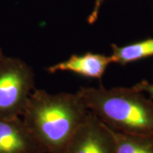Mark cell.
Masks as SVG:
<instances>
[{"instance_id":"obj_11","label":"cell","mask_w":153,"mask_h":153,"mask_svg":"<svg viewBox=\"0 0 153 153\" xmlns=\"http://www.w3.org/2000/svg\"><path fill=\"white\" fill-rule=\"evenodd\" d=\"M4 56V53H3V51H2V49H0V60H1V59L3 58Z\"/></svg>"},{"instance_id":"obj_4","label":"cell","mask_w":153,"mask_h":153,"mask_svg":"<svg viewBox=\"0 0 153 153\" xmlns=\"http://www.w3.org/2000/svg\"><path fill=\"white\" fill-rule=\"evenodd\" d=\"M114 137L90 111L68 143L65 153H114Z\"/></svg>"},{"instance_id":"obj_7","label":"cell","mask_w":153,"mask_h":153,"mask_svg":"<svg viewBox=\"0 0 153 153\" xmlns=\"http://www.w3.org/2000/svg\"><path fill=\"white\" fill-rule=\"evenodd\" d=\"M151 56H153V38H147L124 46L111 45V57L112 61L122 66Z\"/></svg>"},{"instance_id":"obj_1","label":"cell","mask_w":153,"mask_h":153,"mask_svg":"<svg viewBox=\"0 0 153 153\" xmlns=\"http://www.w3.org/2000/svg\"><path fill=\"white\" fill-rule=\"evenodd\" d=\"M89 112L76 93L49 94L34 89L22 116L45 153H65Z\"/></svg>"},{"instance_id":"obj_6","label":"cell","mask_w":153,"mask_h":153,"mask_svg":"<svg viewBox=\"0 0 153 153\" xmlns=\"http://www.w3.org/2000/svg\"><path fill=\"white\" fill-rule=\"evenodd\" d=\"M113 63L111 55L88 52L83 55H72L66 60L48 67L50 73L71 71L84 77L100 79L107 67Z\"/></svg>"},{"instance_id":"obj_2","label":"cell","mask_w":153,"mask_h":153,"mask_svg":"<svg viewBox=\"0 0 153 153\" xmlns=\"http://www.w3.org/2000/svg\"><path fill=\"white\" fill-rule=\"evenodd\" d=\"M76 93L88 109L111 130L153 136V100L136 87H82Z\"/></svg>"},{"instance_id":"obj_8","label":"cell","mask_w":153,"mask_h":153,"mask_svg":"<svg viewBox=\"0 0 153 153\" xmlns=\"http://www.w3.org/2000/svg\"><path fill=\"white\" fill-rule=\"evenodd\" d=\"M111 131L114 137V153H153V136Z\"/></svg>"},{"instance_id":"obj_10","label":"cell","mask_w":153,"mask_h":153,"mask_svg":"<svg viewBox=\"0 0 153 153\" xmlns=\"http://www.w3.org/2000/svg\"><path fill=\"white\" fill-rule=\"evenodd\" d=\"M134 87H136L142 92L147 93L150 95V97L153 100V83H150L147 81H142L135 84Z\"/></svg>"},{"instance_id":"obj_5","label":"cell","mask_w":153,"mask_h":153,"mask_svg":"<svg viewBox=\"0 0 153 153\" xmlns=\"http://www.w3.org/2000/svg\"><path fill=\"white\" fill-rule=\"evenodd\" d=\"M0 153H45L22 117L0 119Z\"/></svg>"},{"instance_id":"obj_9","label":"cell","mask_w":153,"mask_h":153,"mask_svg":"<svg viewBox=\"0 0 153 153\" xmlns=\"http://www.w3.org/2000/svg\"><path fill=\"white\" fill-rule=\"evenodd\" d=\"M103 2H104V0H95L94 1L93 10L88 17V23L89 25H93L94 23L96 22V20L98 19L100 10V7L102 5Z\"/></svg>"},{"instance_id":"obj_3","label":"cell","mask_w":153,"mask_h":153,"mask_svg":"<svg viewBox=\"0 0 153 153\" xmlns=\"http://www.w3.org/2000/svg\"><path fill=\"white\" fill-rule=\"evenodd\" d=\"M32 67L16 57L0 60V119L22 117L34 88Z\"/></svg>"}]
</instances>
